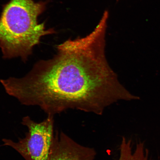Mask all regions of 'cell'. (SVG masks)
Wrapping results in <instances>:
<instances>
[{"instance_id": "6da1fadb", "label": "cell", "mask_w": 160, "mask_h": 160, "mask_svg": "<svg viewBox=\"0 0 160 160\" xmlns=\"http://www.w3.org/2000/svg\"><path fill=\"white\" fill-rule=\"evenodd\" d=\"M108 17L103 15L89 35L57 45L52 58L41 60L24 77L16 78L13 92L20 102L39 106L48 115L68 109L101 115L116 102L138 98L119 82L106 59Z\"/></svg>"}, {"instance_id": "7a4b0ae2", "label": "cell", "mask_w": 160, "mask_h": 160, "mask_svg": "<svg viewBox=\"0 0 160 160\" xmlns=\"http://www.w3.org/2000/svg\"><path fill=\"white\" fill-rule=\"evenodd\" d=\"M47 4L33 0H10L3 6L0 16V48L4 58H20L26 61L42 37L55 33L38 21Z\"/></svg>"}, {"instance_id": "3957f363", "label": "cell", "mask_w": 160, "mask_h": 160, "mask_svg": "<svg viewBox=\"0 0 160 160\" xmlns=\"http://www.w3.org/2000/svg\"><path fill=\"white\" fill-rule=\"evenodd\" d=\"M22 123L28 129L25 137L17 142L3 139L4 145L14 149L25 160H48L54 136L53 116L48 115L39 123L27 116Z\"/></svg>"}, {"instance_id": "277c9868", "label": "cell", "mask_w": 160, "mask_h": 160, "mask_svg": "<svg viewBox=\"0 0 160 160\" xmlns=\"http://www.w3.org/2000/svg\"><path fill=\"white\" fill-rule=\"evenodd\" d=\"M94 149L78 143L64 133L56 132L48 160H95Z\"/></svg>"}, {"instance_id": "5b68a950", "label": "cell", "mask_w": 160, "mask_h": 160, "mask_svg": "<svg viewBox=\"0 0 160 160\" xmlns=\"http://www.w3.org/2000/svg\"><path fill=\"white\" fill-rule=\"evenodd\" d=\"M117 160H149L148 153L143 144L138 143L133 150L131 142L124 141L120 145Z\"/></svg>"}]
</instances>
